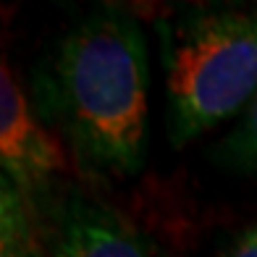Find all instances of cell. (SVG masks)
<instances>
[{
  "mask_svg": "<svg viewBox=\"0 0 257 257\" xmlns=\"http://www.w3.org/2000/svg\"><path fill=\"white\" fill-rule=\"evenodd\" d=\"M223 257H257V226L236 233L223 249Z\"/></svg>",
  "mask_w": 257,
  "mask_h": 257,
  "instance_id": "52a82bcc",
  "label": "cell"
},
{
  "mask_svg": "<svg viewBox=\"0 0 257 257\" xmlns=\"http://www.w3.org/2000/svg\"><path fill=\"white\" fill-rule=\"evenodd\" d=\"M45 102L89 173L123 179L145 166L150 132V55L137 21L95 11L58 42Z\"/></svg>",
  "mask_w": 257,
  "mask_h": 257,
  "instance_id": "6da1fadb",
  "label": "cell"
},
{
  "mask_svg": "<svg viewBox=\"0 0 257 257\" xmlns=\"http://www.w3.org/2000/svg\"><path fill=\"white\" fill-rule=\"evenodd\" d=\"M166 121L186 147L233 118L257 95V8H197L158 24Z\"/></svg>",
  "mask_w": 257,
  "mask_h": 257,
  "instance_id": "7a4b0ae2",
  "label": "cell"
},
{
  "mask_svg": "<svg viewBox=\"0 0 257 257\" xmlns=\"http://www.w3.org/2000/svg\"><path fill=\"white\" fill-rule=\"evenodd\" d=\"M53 257H155L137 233L110 210L71 197L58 215Z\"/></svg>",
  "mask_w": 257,
  "mask_h": 257,
  "instance_id": "277c9868",
  "label": "cell"
},
{
  "mask_svg": "<svg viewBox=\"0 0 257 257\" xmlns=\"http://www.w3.org/2000/svg\"><path fill=\"white\" fill-rule=\"evenodd\" d=\"M223 158L233 168L257 176V95L247 105L239 126L228 134L223 145Z\"/></svg>",
  "mask_w": 257,
  "mask_h": 257,
  "instance_id": "8992f818",
  "label": "cell"
},
{
  "mask_svg": "<svg viewBox=\"0 0 257 257\" xmlns=\"http://www.w3.org/2000/svg\"><path fill=\"white\" fill-rule=\"evenodd\" d=\"M27 192L6 179L0 181V257H48L34 226Z\"/></svg>",
  "mask_w": 257,
  "mask_h": 257,
  "instance_id": "5b68a950",
  "label": "cell"
},
{
  "mask_svg": "<svg viewBox=\"0 0 257 257\" xmlns=\"http://www.w3.org/2000/svg\"><path fill=\"white\" fill-rule=\"evenodd\" d=\"M0 163L3 176L27 194H32L34 186L48 181L53 173L66 168L61 145L29 108L24 89L8 68V61H3L0 74Z\"/></svg>",
  "mask_w": 257,
  "mask_h": 257,
  "instance_id": "3957f363",
  "label": "cell"
}]
</instances>
